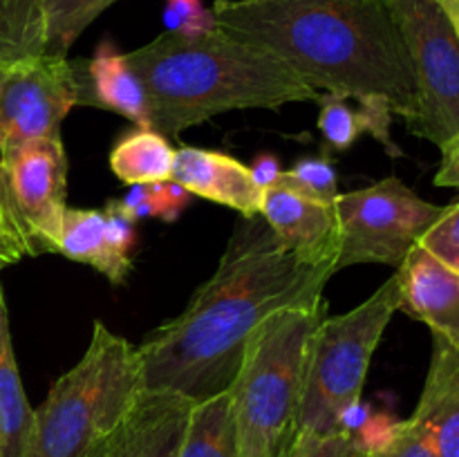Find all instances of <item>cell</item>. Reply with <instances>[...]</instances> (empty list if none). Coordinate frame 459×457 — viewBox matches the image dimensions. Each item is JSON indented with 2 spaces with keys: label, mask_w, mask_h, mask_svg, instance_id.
I'll use <instances>...</instances> for the list:
<instances>
[{
  "label": "cell",
  "mask_w": 459,
  "mask_h": 457,
  "mask_svg": "<svg viewBox=\"0 0 459 457\" xmlns=\"http://www.w3.org/2000/svg\"><path fill=\"white\" fill-rule=\"evenodd\" d=\"M334 273V264L296 258L260 215L240 218L213 276L137 345L143 390L193 401L229 390L255 327L281 309L316 305Z\"/></svg>",
  "instance_id": "cell-1"
},
{
  "label": "cell",
  "mask_w": 459,
  "mask_h": 457,
  "mask_svg": "<svg viewBox=\"0 0 459 457\" xmlns=\"http://www.w3.org/2000/svg\"><path fill=\"white\" fill-rule=\"evenodd\" d=\"M215 27L287 63L314 90L384 97L403 116L415 74L385 0H215Z\"/></svg>",
  "instance_id": "cell-2"
},
{
  "label": "cell",
  "mask_w": 459,
  "mask_h": 457,
  "mask_svg": "<svg viewBox=\"0 0 459 457\" xmlns=\"http://www.w3.org/2000/svg\"><path fill=\"white\" fill-rule=\"evenodd\" d=\"M126 61L146 90L152 130L166 139L229 110H278L321 99L276 54L218 27L195 39L164 31Z\"/></svg>",
  "instance_id": "cell-3"
},
{
  "label": "cell",
  "mask_w": 459,
  "mask_h": 457,
  "mask_svg": "<svg viewBox=\"0 0 459 457\" xmlns=\"http://www.w3.org/2000/svg\"><path fill=\"white\" fill-rule=\"evenodd\" d=\"M327 316L325 298L260 323L245 348L231 392L233 457H287L300 433L309 343Z\"/></svg>",
  "instance_id": "cell-4"
},
{
  "label": "cell",
  "mask_w": 459,
  "mask_h": 457,
  "mask_svg": "<svg viewBox=\"0 0 459 457\" xmlns=\"http://www.w3.org/2000/svg\"><path fill=\"white\" fill-rule=\"evenodd\" d=\"M143 392L137 345L94 321L88 349L31 412L27 457H85Z\"/></svg>",
  "instance_id": "cell-5"
},
{
  "label": "cell",
  "mask_w": 459,
  "mask_h": 457,
  "mask_svg": "<svg viewBox=\"0 0 459 457\" xmlns=\"http://www.w3.org/2000/svg\"><path fill=\"white\" fill-rule=\"evenodd\" d=\"M402 285L394 272L375 294L341 316L327 314L316 325L305 366L300 430L339 433V415L361 399L368 370L385 327L399 312Z\"/></svg>",
  "instance_id": "cell-6"
},
{
  "label": "cell",
  "mask_w": 459,
  "mask_h": 457,
  "mask_svg": "<svg viewBox=\"0 0 459 457\" xmlns=\"http://www.w3.org/2000/svg\"><path fill=\"white\" fill-rule=\"evenodd\" d=\"M411 56L415 103L403 116L415 137L442 148L459 133V39L435 0H385Z\"/></svg>",
  "instance_id": "cell-7"
},
{
  "label": "cell",
  "mask_w": 459,
  "mask_h": 457,
  "mask_svg": "<svg viewBox=\"0 0 459 457\" xmlns=\"http://www.w3.org/2000/svg\"><path fill=\"white\" fill-rule=\"evenodd\" d=\"M334 211L341 231L336 272H341L352 264L402 267L444 206L421 200L399 177H385L368 188L341 193Z\"/></svg>",
  "instance_id": "cell-8"
},
{
  "label": "cell",
  "mask_w": 459,
  "mask_h": 457,
  "mask_svg": "<svg viewBox=\"0 0 459 457\" xmlns=\"http://www.w3.org/2000/svg\"><path fill=\"white\" fill-rule=\"evenodd\" d=\"M0 182L30 255L58 254L67 209L63 139H27L0 148Z\"/></svg>",
  "instance_id": "cell-9"
},
{
  "label": "cell",
  "mask_w": 459,
  "mask_h": 457,
  "mask_svg": "<svg viewBox=\"0 0 459 457\" xmlns=\"http://www.w3.org/2000/svg\"><path fill=\"white\" fill-rule=\"evenodd\" d=\"M79 106L74 61L67 56L0 58V148L27 139H61L67 112Z\"/></svg>",
  "instance_id": "cell-10"
},
{
  "label": "cell",
  "mask_w": 459,
  "mask_h": 457,
  "mask_svg": "<svg viewBox=\"0 0 459 457\" xmlns=\"http://www.w3.org/2000/svg\"><path fill=\"white\" fill-rule=\"evenodd\" d=\"M193 403L170 390H143L85 457H179Z\"/></svg>",
  "instance_id": "cell-11"
},
{
  "label": "cell",
  "mask_w": 459,
  "mask_h": 457,
  "mask_svg": "<svg viewBox=\"0 0 459 457\" xmlns=\"http://www.w3.org/2000/svg\"><path fill=\"white\" fill-rule=\"evenodd\" d=\"M260 218L287 251L307 264H334L341 231L334 204L312 200L285 186L264 188Z\"/></svg>",
  "instance_id": "cell-12"
},
{
  "label": "cell",
  "mask_w": 459,
  "mask_h": 457,
  "mask_svg": "<svg viewBox=\"0 0 459 457\" xmlns=\"http://www.w3.org/2000/svg\"><path fill=\"white\" fill-rule=\"evenodd\" d=\"M402 298L399 309L426 323L435 339H442L459 352V273L421 245L397 267Z\"/></svg>",
  "instance_id": "cell-13"
},
{
  "label": "cell",
  "mask_w": 459,
  "mask_h": 457,
  "mask_svg": "<svg viewBox=\"0 0 459 457\" xmlns=\"http://www.w3.org/2000/svg\"><path fill=\"white\" fill-rule=\"evenodd\" d=\"M170 182L184 186L191 195L229 206L242 218H255L263 209L264 191L255 184L251 168L227 152L193 146L178 148Z\"/></svg>",
  "instance_id": "cell-14"
},
{
  "label": "cell",
  "mask_w": 459,
  "mask_h": 457,
  "mask_svg": "<svg viewBox=\"0 0 459 457\" xmlns=\"http://www.w3.org/2000/svg\"><path fill=\"white\" fill-rule=\"evenodd\" d=\"M74 72L79 106L103 108L130 119L137 128H152L143 83L112 40H101L90 61L74 58Z\"/></svg>",
  "instance_id": "cell-15"
},
{
  "label": "cell",
  "mask_w": 459,
  "mask_h": 457,
  "mask_svg": "<svg viewBox=\"0 0 459 457\" xmlns=\"http://www.w3.org/2000/svg\"><path fill=\"white\" fill-rule=\"evenodd\" d=\"M412 415L429 430L437 457H459V352L433 336V357Z\"/></svg>",
  "instance_id": "cell-16"
},
{
  "label": "cell",
  "mask_w": 459,
  "mask_h": 457,
  "mask_svg": "<svg viewBox=\"0 0 459 457\" xmlns=\"http://www.w3.org/2000/svg\"><path fill=\"white\" fill-rule=\"evenodd\" d=\"M58 254L97 269L112 285H124L133 272V260L112 246L103 211L97 209H65Z\"/></svg>",
  "instance_id": "cell-17"
},
{
  "label": "cell",
  "mask_w": 459,
  "mask_h": 457,
  "mask_svg": "<svg viewBox=\"0 0 459 457\" xmlns=\"http://www.w3.org/2000/svg\"><path fill=\"white\" fill-rule=\"evenodd\" d=\"M31 412L13 354L9 309L0 285V457H27Z\"/></svg>",
  "instance_id": "cell-18"
},
{
  "label": "cell",
  "mask_w": 459,
  "mask_h": 457,
  "mask_svg": "<svg viewBox=\"0 0 459 457\" xmlns=\"http://www.w3.org/2000/svg\"><path fill=\"white\" fill-rule=\"evenodd\" d=\"M175 148L152 128H134L121 134L110 152V168L124 184L169 182L173 175Z\"/></svg>",
  "instance_id": "cell-19"
},
{
  "label": "cell",
  "mask_w": 459,
  "mask_h": 457,
  "mask_svg": "<svg viewBox=\"0 0 459 457\" xmlns=\"http://www.w3.org/2000/svg\"><path fill=\"white\" fill-rule=\"evenodd\" d=\"M179 457H233L229 390L193 403Z\"/></svg>",
  "instance_id": "cell-20"
},
{
  "label": "cell",
  "mask_w": 459,
  "mask_h": 457,
  "mask_svg": "<svg viewBox=\"0 0 459 457\" xmlns=\"http://www.w3.org/2000/svg\"><path fill=\"white\" fill-rule=\"evenodd\" d=\"M45 54L40 0H0V58L21 61Z\"/></svg>",
  "instance_id": "cell-21"
},
{
  "label": "cell",
  "mask_w": 459,
  "mask_h": 457,
  "mask_svg": "<svg viewBox=\"0 0 459 457\" xmlns=\"http://www.w3.org/2000/svg\"><path fill=\"white\" fill-rule=\"evenodd\" d=\"M117 0H40L45 16V54L67 56V49Z\"/></svg>",
  "instance_id": "cell-22"
},
{
  "label": "cell",
  "mask_w": 459,
  "mask_h": 457,
  "mask_svg": "<svg viewBox=\"0 0 459 457\" xmlns=\"http://www.w3.org/2000/svg\"><path fill=\"white\" fill-rule=\"evenodd\" d=\"M191 193L175 182H155V184H134L121 204L130 215L137 220L161 218L164 222H175L182 211L191 204Z\"/></svg>",
  "instance_id": "cell-23"
},
{
  "label": "cell",
  "mask_w": 459,
  "mask_h": 457,
  "mask_svg": "<svg viewBox=\"0 0 459 457\" xmlns=\"http://www.w3.org/2000/svg\"><path fill=\"white\" fill-rule=\"evenodd\" d=\"M273 186H285L305 197L325 202V204H334L336 197L341 195L336 168L325 157H305V160L296 161L294 168L282 170Z\"/></svg>",
  "instance_id": "cell-24"
},
{
  "label": "cell",
  "mask_w": 459,
  "mask_h": 457,
  "mask_svg": "<svg viewBox=\"0 0 459 457\" xmlns=\"http://www.w3.org/2000/svg\"><path fill=\"white\" fill-rule=\"evenodd\" d=\"M318 101L323 103L321 115H318V130H321L323 139L332 151H348L363 133L359 110H352L348 106V99L336 97V94H321Z\"/></svg>",
  "instance_id": "cell-25"
},
{
  "label": "cell",
  "mask_w": 459,
  "mask_h": 457,
  "mask_svg": "<svg viewBox=\"0 0 459 457\" xmlns=\"http://www.w3.org/2000/svg\"><path fill=\"white\" fill-rule=\"evenodd\" d=\"M420 245L430 255L459 273V202L444 206L437 222L421 236Z\"/></svg>",
  "instance_id": "cell-26"
},
{
  "label": "cell",
  "mask_w": 459,
  "mask_h": 457,
  "mask_svg": "<svg viewBox=\"0 0 459 457\" xmlns=\"http://www.w3.org/2000/svg\"><path fill=\"white\" fill-rule=\"evenodd\" d=\"M164 27L169 34L195 39L215 30V16L202 0H166Z\"/></svg>",
  "instance_id": "cell-27"
},
{
  "label": "cell",
  "mask_w": 459,
  "mask_h": 457,
  "mask_svg": "<svg viewBox=\"0 0 459 457\" xmlns=\"http://www.w3.org/2000/svg\"><path fill=\"white\" fill-rule=\"evenodd\" d=\"M366 457H437V453H435L433 444H430L426 426L421 424V419L412 415L411 419L399 424L394 437L384 448L368 453Z\"/></svg>",
  "instance_id": "cell-28"
},
{
  "label": "cell",
  "mask_w": 459,
  "mask_h": 457,
  "mask_svg": "<svg viewBox=\"0 0 459 457\" xmlns=\"http://www.w3.org/2000/svg\"><path fill=\"white\" fill-rule=\"evenodd\" d=\"M287 457H366L350 435H314L300 430Z\"/></svg>",
  "instance_id": "cell-29"
},
{
  "label": "cell",
  "mask_w": 459,
  "mask_h": 457,
  "mask_svg": "<svg viewBox=\"0 0 459 457\" xmlns=\"http://www.w3.org/2000/svg\"><path fill=\"white\" fill-rule=\"evenodd\" d=\"M359 116H361L363 133H370L381 146L388 151L390 157H402V148L390 137V124H393V106L384 97L359 99Z\"/></svg>",
  "instance_id": "cell-30"
},
{
  "label": "cell",
  "mask_w": 459,
  "mask_h": 457,
  "mask_svg": "<svg viewBox=\"0 0 459 457\" xmlns=\"http://www.w3.org/2000/svg\"><path fill=\"white\" fill-rule=\"evenodd\" d=\"M25 255H30L25 237H22L21 228H18L16 220H13L3 182H0V260L9 267V264H16Z\"/></svg>",
  "instance_id": "cell-31"
},
{
  "label": "cell",
  "mask_w": 459,
  "mask_h": 457,
  "mask_svg": "<svg viewBox=\"0 0 459 457\" xmlns=\"http://www.w3.org/2000/svg\"><path fill=\"white\" fill-rule=\"evenodd\" d=\"M106 220V233L110 237L112 246L124 255H130L134 246V218L126 211L121 200H110L103 211Z\"/></svg>",
  "instance_id": "cell-32"
},
{
  "label": "cell",
  "mask_w": 459,
  "mask_h": 457,
  "mask_svg": "<svg viewBox=\"0 0 459 457\" xmlns=\"http://www.w3.org/2000/svg\"><path fill=\"white\" fill-rule=\"evenodd\" d=\"M439 151H442V161L435 173V186L459 188V133L453 134Z\"/></svg>",
  "instance_id": "cell-33"
},
{
  "label": "cell",
  "mask_w": 459,
  "mask_h": 457,
  "mask_svg": "<svg viewBox=\"0 0 459 457\" xmlns=\"http://www.w3.org/2000/svg\"><path fill=\"white\" fill-rule=\"evenodd\" d=\"M372 415V406L370 403H363V399H357V401L348 403V406L341 410L339 415V433L345 435H354Z\"/></svg>",
  "instance_id": "cell-34"
},
{
  "label": "cell",
  "mask_w": 459,
  "mask_h": 457,
  "mask_svg": "<svg viewBox=\"0 0 459 457\" xmlns=\"http://www.w3.org/2000/svg\"><path fill=\"white\" fill-rule=\"evenodd\" d=\"M282 168H281V161H278L276 155H272V152H263V155L255 157L254 166H251V175H254L255 184H258L260 188H269L273 186V184L278 182V177H281Z\"/></svg>",
  "instance_id": "cell-35"
},
{
  "label": "cell",
  "mask_w": 459,
  "mask_h": 457,
  "mask_svg": "<svg viewBox=\"0 0 459 457\" xmlns=\"http://www.w3.org/2000/svg\"><path fill=\"white\" fill-rule=\"evenodd\" d=\"M435 3L444 9V13L448 16V21H451L453 30H455L459 39V0H435Z\"/></svg>",
  "instance_id": "cell-36"
},
{
  "label": "cell",
  "mask_w": 459,
  "mask_h": 457,
  "mask_svg": "<svg viewBox=\"0 0 459 457\" xmlns=\"http://www.w3.org/2000/svg\"><path fill=\"white\" fill-rule=\"evenodd\" d=\"M4 267H7V264H4V263H3V260H0V272H3V269H4Z\"/></svg>",
  "instance_id": "cell-37"
}]
</instances>
